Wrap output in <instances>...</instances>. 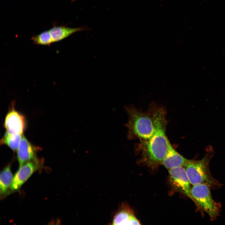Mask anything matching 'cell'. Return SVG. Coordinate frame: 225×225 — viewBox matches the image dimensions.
Returning <instances> with one entry per match:
<instances>
[{
    "label": "cell",
    "instance_id": "cell-1",
    "mask_svg": "<svg viewBox=\"0 0 225 225\" xmlns=\"http://www.w3.org/2000/svg\"><path fill=\"white\" fill-rule=\"evenodd\" d=\"M148 112L153 120L154 130L148 139L139 145L142 159L150 166L162 164L170 143L166 134L167 122L165 108L155 103L150 105Z\"/></svg>",
    "mask_w": 225,
    "mask_h": 225
},
{
    "label": "cell",
    "instance_id": "cell-2",
    "mask_svg": "<svg viewBox=\"0 0 225 225\" xmlns=\"http://www.w3.org/2000/svg\"><path fill=\"white\" fill-rule=\"evenodd\" d=\"M124 108L128 115V121L125 125L128 129V139L141 141L149 138L153 133L154 125L149 112H143L131 105L125 106Z\"/></svg>",
    "mask_w": 225,
    "mask_h": 225
},
{
    "label": "cell",
    "instance_id": "cell-3",
    "mask_svg": "<svg viewBox=\"0 0 225 225\" xmlns=\"http://www.w3.org/2000/svg\"><path fill=\"white\" fill-rule=\"evenodd\" d=\"M213 153L212 149L209 148L202 159L189 160L184 167L191 184H204L213 189L221 187L222 185L212 176L209 169V163Z\"/></svg>",
    "mask_w": 225,
    "mask_h": 225
},
{
    "label": "cell",
    "instance_id": "cell-4",
    "mask_svg": "<svg viewBox=\"0 0 225 225\" xmlns=\"http://www.w3.org/2000/svg\"><path fill=\"white\" fill-rule=\"evenodd\" d=\"M210 188L204 184L193 185L191 193L195 205L209 216L211 220H215L219 214L220 205L212 198Z\"/></svg>",
    "mask_w": 225,
    "mask_h": 225
},
{
    "label": "cell",
    "instance_id": "cell-5",
    "mask_svg": "<svg viewBox=\"0 0 225 225\" xmlns=\"http://www.w3.org/2000/svg\"><path fill=\"white\" fill-rule=\"evenodd\" d=\"M168 172L170 184L173 189L184 194L194 202L191 193L190 183L184 167L169 170Z\"/></svg>",
    "mask_w": 225,
    "mask_h": 225
},
{
    "label": "cell",
    "instance_id": "cell-6",
    "mask_svg": "<svg viewBox=\"0 0 225 225\" xmlns=\"http://www.w3.org/2000/svg\"><path fill=\"white\" fill-rule=\"evenodd\" d=\"M36 159L25 163L20 167L13 177L11 190L17 191L38 168Z\"/></svg>",
    "mask_w": 225,
    "mask_h": 225
},
{
    "label": "cell",
    "instance_id": "cell-7",
    "mask_svg": "<svg viewBox=\"0 0 225 225\" xmlns=\"http://www.w3.org/2000/svg\"><path fill=\"white\" fill-rule=\"evenodd\" d=\"M12 108L6 115L4 126L7 131L11 133L22 135L26 127L24 117L15 110L12 103Z\"/></svg>",
    "mask_w": 225,
    "mask_h": 225
},
{
    "label": "cell",
    "instance_id": "cell-8",
    "mask_svg": "<svg viewBox=\"0 0 225 225\" xmlns=\"http://www.w3.org/2000/svg\"><path fill=\"white\" fill-rule=\"evenodd\" d=\"M113 225H140L132 209L126 204L123 203L113 217Z\"/></svg>",
    "mask_w": 225,
    "mask_h": 225
},
{
    "label": "cell",
    "instance_id": "cell-9",
    "mask_svg": "<svg viewBox=\"0 0 225 225\" xmlns=\"http://www.w3.org/2000/svg\"><path fill=\"white\" fill-rule=\"evenodd\" d=\"M17 151V158L21 166L36 159V148L23 136H22Z\"/></svg>",
    "mask_w": 225,
    "mask_h": 225
},
{
    "label": "cell",
    "instance_id": "cell-10",
    "mask_svg": "<svg viewBox=\"0 0 225 225\" xmlns=\"http://www.w3.org/2000/svg\"><path fill=\"white\" fill-rule=\"evenodd\" d=\"M178 152L170 143L167 155L162 164L168 170L179 167H184L189 161Z\"/></svg>",
    "mask_w": 225,
    "mask_h": 225
},
{
    "label": "cell",
    "instance_id": "cell-11",
    "mask_svg": "<svg viewBox=\"0 0 225 225\" xmlns=\"http://www.w3.org/2000/svg\"><path fill=\"white\" fill-rule=\"evenodd\" d=\"M13 177L10 166L5 167L0 175V192L1 195L4 196L9 193L11 187Z\"/></svg>",
    "mask_w": 225,
    "mask_h": 225
},
{
    "label": "cell",
    "instance_id": "cell-12",
    "mask_svg": "<svg viewBox=\"0 0 225 225\" xmlns=\"http://www.w3.org/2000/svg\"><path fill=\"white\" fill-rule=\"evenodd\" d=\"M82 30L81 28H72L60 26L54 27L49 31L54 42L60 41Z\"/></svg>",
    "mask_w": 225,
    "mask_h": 225
},
{
    "label": "cell",
    "instance_id": "cell-13",
    "mask_svg": "<svg viewBox=\"0 0 225 225\" xmlns=\"http://www.w3.org/2000/svg\"><path fill=\"white\" fill-rule=\"evenodd\" d=\"M22 136L7 131L0 140L1 144L7 145L13 151L17 150Z\"/></svg>",
    "mask_w": 225,
    "mask_h": 225
},
{
    "label": "cell",
    "instance_id": "cell-14",
    "mask_svg": "<svg viewBox=\"0 0 225 225\" xmlns=\"http://www.w3.org/2000/svg\"><path fill=\"white\" fill-rule=\"evenodd\" d=\"M32 40L36 44L50 45L53 42L49 31H46L32 38Z\"/></svg>",
    "mask_w": 225,
    "mask_h": 225
}]
</instances>
